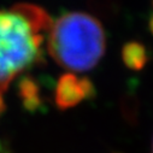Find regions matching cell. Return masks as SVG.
Returning a JSON list of instances; mask_svg holds the SVG:
<instances>
[{"mask_svg":"<svg viewBox=\"0 0 153 153\" xmlns=\"http://www.w3.org/2000/svg\"><path fill=\"white\" fill-rule=\"evenodd\" d=\"M52 19L35 5L0 9V92L24 71L40 63L46 31Z\"/></svg>","mask_w":153,"mask_h":153,"instance_id":"1","label":"cell"},{"mask_svg":"<svg viewBox=\"0 0 153 153\" xmlns=\"http://www.w3.org/2000/svg\"><path fill=\"white\" fill-rule=\"evenodd\" d=\"M105 31L100 22L83 12H69L48 30L47 50L62 68L82 72L93 69L105 53Z\"/></svg>","mask_w":153,"mask_h":153,"instance_id":"2","label":"cell"},{"mask_svg":"<svg viewBox=\"0 0 153 153\" xmlns=\"http://www.w3.org/2000/svg\"><path fill=\"white\" fill-rule=\"evenodd\" d=\"M93 94L94 88L88 79L79 77L75 74H65L56 87V104L60 110H68Z\"/></svg>","mask_w":153,"mask_h":153,"instance_id":"3","label":"cell"},{"mask_svg":"<svg viewBox=\"0 0 153 153\" xmlns=\"http://www.w3.org/2000/svg\"><path fill=\"white\" fill-rule=\"evenodd\" d=\"M123 60L126 65L133 70H140L147 63V52L146 48L137 42H129L124 46L123 52Z\"/></svg>","mask_w":153,"mask_h":153,"instance_id":"4","label":"cell"},{"mask_svg":"<svg viewBox=\"0 0 153 153\" xmlns=\"http://www.w3.org/2000/svg\"><path fill=\"white\" fill-rule=\"evenodd\" d=\"M19 93L24 106L28 110H35L40 106V94L39 88L30 79H24L19 85Z\"/></svg>","mask_w":153,"mask_h":153,"instance_id":"5","label":"cell"},{"mask_svg":"<svg viewBox=\"0 0 153 153\" xmlns=\"http://www.w3.org/2000/svg\"><path fill=\"white\" fill-rule=\"evenodd\" d=\"M4 108H5V102H4V93L0 92V114L4 112Z\"/></svg>","mask_w":153,"mask_h":153,"instance_id":"6","label":"cell"},{"mask_svg":"<svg viewBox=\"0 0 153 153\" xmlns=\"http://www.w3.org/2000/svg\"><path fill=\"white\" fill-rule=\"evenodd\" d=\"M152 153H153V146H152Z\"/></svg>","mask_w":153,"mask_h":153,"instance_id":"7","label":"cell"}]
</instances>
